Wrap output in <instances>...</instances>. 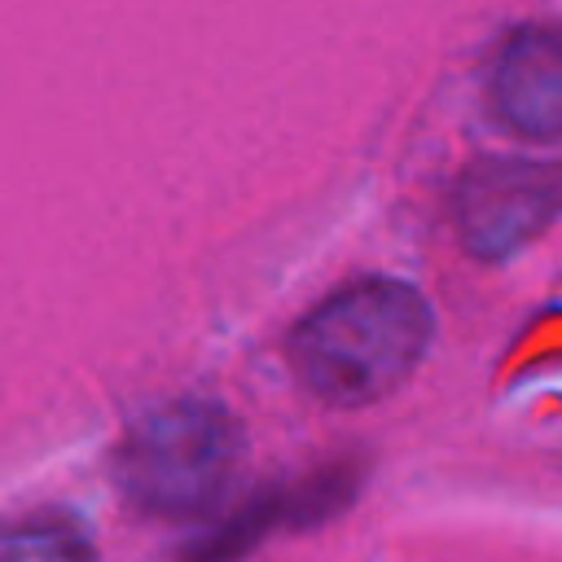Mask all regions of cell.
Wrapping results in <instances>:
<instances>
[{
  "instance_id": "1",
  "label": "cell",
  "mask_w": 562,
  "mask_h": 562,
  "mask_svg": "<svg viewBox=\"0 0 562 562\" xmlns=\"http://www.w3.org/2000/svg\"><path fill=\"white\" fill-rule=\"evenodd\" d=\"M435 334L430 303L391 277H364L316 303L285 342L307 395L360 408L391 395L426 356Z\"/></svg>"
},
{
  "instance_id": "2",
  "label": "cell",
  "mask_w": 562,
  "mask_h": 562,
  "mask_svg": "<svg viewBox=\"0 0 562 562\" xmlns=\"http://www.w3.org/2000/svg\"><path fill=\"white\" fill-rule=\"evenodd\" d=\"M241 461L237 422L206 400L158 404L132 422L114 452V483L140 514H206L233 483Z\"/></svg>"
},
{
  "instance_id": "3",
  "label": "cell",
  "mask_w": 562,
  "mask_h": 562,
  "mask_svg": "<svg viewBox=\"0 0 562 562\" xmlns=\"http://www.w3.org/2000/svg\"><path fill=\"white\" fill-rule=\"evenodd\" d=\"M558 220L562 162L483 158L457 184V233L479 259H505Z\"/></svg>"
},
{
  "instance_id": "4",
  "label": "cell",
  "mask_w": 562,
  "mask_h": 562,
  "mask_svg": "<svg viewBox=\"0 0 562 562\" xmlns=\"http://www.w3.org/2000/svg\"><path fill=\"white\" fill-rule=\"evenodd\" d=\"M492 110L527 140H562V22L514 31L492 61Z\"/></svg>"
},
{
  "instance_id": "5",
  "label": "cell",
  "mask_w": 562,
  "mask_h": 562,
  "mask_svg": "<svg viewBox=\"0 0 562 562\" xmlns=\"http://www.w3.org/2000/svg\"><path fill=\"white\" fill-rule=\"evenodd\" d=\"M4 562H97V549L75 518L44 509L9 527Z\"/></svg>"
}]
</instances>
